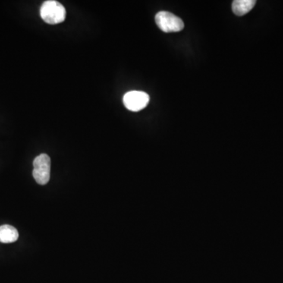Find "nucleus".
Here are the masks:
<instances>
[{
	"instance_id": "f257e3e1",
	"label": "nucleus",
	"mask_w": 283,
	"mask_h": 283,
	"mask_svg": "<svg viewBox=\"0 0 283 283\" xmlns=\"http://www.w3.org/2000/svg\"><path fill=\"white\" fill-rule=\"evenodd\" d=\"M41 18L50 25L63 23L67 17V10L62 4L55 0H48L41 6Z\"/></svg>"
},
{
	"instance_id": "f03ea898",
	"label": "nucleus",
	"mask_w": 283,
	"mask_h": 283,
	"mask_svg": "<svg viewBox=\"0 0 283 283\" xmlns=\"http://www.w3.org/2000/svg\"><path fill=\"white\" fill-rule=\"evenodd\" d=\"M32 175L36 183L45 185L51 178V158L46 154H42L36 157L33 161Z\"/></svg>"
},
{
	"instance_id": "7ed1b4c3",
	"label": "nucleus",
	"mask_w": 283,
	"mask_h": 283,
	"mask_svg": "<svg viewBox=\"0 0 283 283\" xmlns=\"http://www.w3.org/2000/svg\"><path fill=\"white\" fill-rule=\"evenodd\" d=\"M157 26L165 32H180L184 29L181 18L167 11H160L155 17Z\"/></svg>"
},
{
	"instance_id": "20e7f679",
	"label": "nucleus",
	"mask_w": 283,
	"mask_h": 283,
	"mask_svg": "<svg viewBox=\"0 0 283 283\" xmlns=\"http://www.w3.org/2000/svg\"><path fill=\"white\" fill-rule=\"evenodd\" d=\"M123 102L128 111L138 112L146 108L149 102V96L146 92L132 91L124 95Z\"/></svg>"
},
{
	"instance_id": "39448f33",
	"label": "nucleus",
	"mask_w": 283,
	"mask_h": 283,
	"mask_svg": "<svg viewBox=\"0 0 283 283\" xmlns=\"http://www.w3.org/2000/svg\"><path fill=\"white\" fill-rule=\"evenodd\" d=\"M18 231L13 226L6 224L0 227V243H14L18 239Z\"/></svg>"
},
{
	"instance_id": "423d86ee",
	"label": "nucleus",
	"mask_w": 283,
	"mask_h": 283,
	"mask_svg": "<svg viewBox=\"0 0 283 283\" xmlns=\"http://www.w3.org/2000/svg\"><path fill=\"white\" fill-rule=\"evenodd\" d=\"M254 0H235L232 4V10L237 16H243L254 7Z\"/></svg>"
}]
</instances>
